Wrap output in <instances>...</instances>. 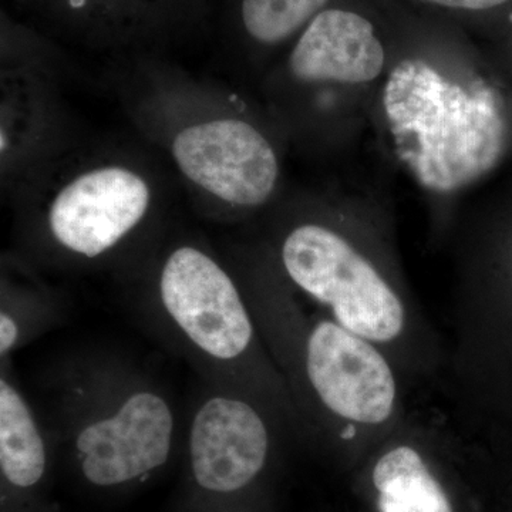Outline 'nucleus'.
Segmentation results:
<instances>
[{
    "instance_id": "obj_2",
    "label": "nucleus",
    "mask_w": 512,
    "mask_h": 512,
    "mask_svg": "<svg viewBox=\"0 0 512 512\" xmlns=\"http://www.w3.org/2000/svg\"><path fill=\"white\" fill-rule=\"evenodd\" d=\"M386 215L372 192L348 190L328 218L291 228L279 258L292 284L328 318L390 357L407 353L417 329Z\"/></svg>"
},
{
    "instance_id": "obj_3",
    "label": "nucleus",
    "mask_w": 512,
    "mask_h": 512,
    "mask_svg": "<svg viewBox=\"0 0 512 512\" xmlns=\"http://www.w3.org/2000/svg\"><path fill=\"white\" fill-rule=\"evenodd\" d=\"M392 57L372 20L356 10L326 8L298 36L286 70L296 86L316 93L330 137L349 150L369 128Z\"/></svg>"
},
{
    "instance_id": "obj_14",
    "label": "nucleus",
    "mask_w": 512,
    "mask_h": 512,
    "mask_svg": "<svg viewBox=\"0 0 512 512\" xmlns=\"http://www.w3.org/2000/svg\"><path fill=\"white\" fill-rule=\"evenodd\" d=\"M18 339V322L9 313L3 311L2 315H0V353L3 356L8 355L10 350L15 348Z\"/></svg>"
},
{
    "instance_id": "obj_9",
    "label": "nucleus",
    "mask_w": 512,
    "mask_h": 512,
    "mask_svg": "<svg viewBox=\"0 0 512 512\" xmlns=\"http://www.w3.org/2000/svg\"><path fill=\"white\" fill-rule=\"evenodd\" d=\"M150 205V190L140 175L121 167L90 171L67 184L53 201V237L74 254L96 258L119 244Z\"/></svg>"
},
{
    "instance_id": "obj_13",
    "label": "nucleus",
    "mask_w": 512,
    "mask_h": 512,
    "mask_svg": "<svg viewBox=\"0 0 512 512\" xmlns=\"http://www.w3.org/2000/svg\"><path fill=\"white\" fill-rule=\"evenodd\" d=\"M437 8L461 10V12H484L503 6L508 0H420Z\"/></svg>"
},
{
    "instance_id": "obj_8",
    "label": "nucleus",
    "mask_w": 512,
    "mask_h": 512,
    "mask_svg": "<svg viewBox=\"0 0 512 512\" xmlns=\"http://www.w3.org/2000/svg\"><path fill=\"white\" fill-rule=\"evenodd\" d=\"M173 156L185 177L237 207L264 205L281 175L271 141L244 120H214L184 128L174 138Z\"/></svg>"
},
{
    "instance_id": "obj_12",
    "label": "nucleus",
    "mask_w": 512,
    "mask_h": 512,
    "mask_svg": "<svg viewBox=\"0 0 512 512\" xmlns=\"http://www.w3.org/2000/svg\"><path fill=\"white\" fill-rule=\"evenodd\" d=\"M329 0H241L239 18L249 39L262 46H279L328 8Z\"/></svg>"
},
{
    "instance_id": "obj_11",
    "label": "nucleus",
    "mask_w": 512,
    "mask_h": 512,
    "mask_svg": "<svg viewBox=\"0 0 512 512\" xmlns=\"http://www.w3.org/2000/svg\"><path fill=\"white\" fill-rule=\"evenodd\" d=\"M372 481L380 512H453L446 490L413 444L387 448Z\"/></svg>"
},
{
    "instance_id": "obj_5",
    "label": "nucleus",
    "mask_w": 512,
    "mask_h": 512,
    "mask_svg": "<svg viewBox=\"0 0 512 512\" xmlns=\"http://www.w3.org/2000/svg\"><path fill=\"white\" fill-rule=\"evenodd\" d=\"M269 451L268 427L254 406L237 397L208 399L188 440L187 512H241Z\"/></svg>"
},
{
    "instance_id": "obj_6",
    "label": "nucleus",
    "mask_w": 512,
    "mask_h": 512,
    "mask_svg": "<svg viewBox=\"0 0 512 512\" xmlns=\"http://www.w3.org/2000/svg\"><path fill=\"white\" fill-rule=\"evenodd\" d=\"M173 441L170 404L160 394L140 390L80 431L74 443L77 473L94 490H126L168 463Z\"/></svg>"
},
{
    "instance_id": "obj_10",
    "label": "nucleus",
    "mask_w": 512,
    "mask_h": 512,
    "mask_svg": "<svg viewBox=\"0 0 512 512\" xmlns=\"http://www.w3.org/2000/svg\"><path fill=\"white\" fill-rule=\"evenodd\" d=\"M50 458L28 403L0 380L2 512H52L45 500Z\"/></svg>"
},
{
    "instance_id": "obj_7",
    "label": "nucleus",
    "mask_w": 512,
    "mask_h": 512,
    "mask_svg": "<svg viewBox=\"0 0 512 512\" xmlns=\"http://www.w3.org/2000/svg\"><path fill=\"white\" fill-rule=\"evenodd\" d=\"M160 293L177 328L211 359L235 362L254 345V323L241 293L227 272L200 249L183 247L170 255Z\"/></svg>"
},
{
    "instance_id": "obj_1",
    "label": "nucleus",
    "mask_w": 512,
    "mask_h": 512,
    "mask_svg": "<svg viewBox=\"0 0 512 512\" xmlns=\"http://www.w3.org/2000/svg\"><path fill=\"white\" fill-rule=\"evenodd\" d=\"M369 128L440 220L500 163L507 147L497 87L476 64L454 57L393 53Z\"/></svg>"
},
{
    "instance_id": "obj_4",
    "label": "nucleus",
    "mask_w": 512,
    "mask_h": 512,
    "mask_svg": "<svg viewBox=\"0 0 512 512\" xmlns=\"http://www.w3.org/2000/svg\"><path fill=\"white\" fill-rule=\"evenodd\" d=\"M299 353L303 384L338 436H390L399 383L379 346L326 316L306 323Z\"/></svg>"
}]
</instances>
